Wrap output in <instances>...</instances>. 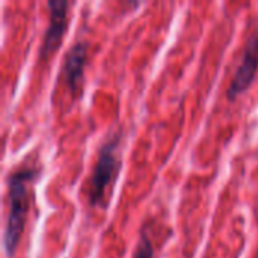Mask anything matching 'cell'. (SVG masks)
Instances as JSON below:
<instances>
[{
  "instance_id": "1",
  "label": "cell",
  "mask_w": 258,
  "mask_h": 258,
  "mask_svg": "<svg viewBox=\"0 0 258 258\" xmlns=\"http://www.w3.org/2000/svg\"><path fill=\"white\" fill-rule=\"evenodd\" d=\"M38 169L33 166H23L11 172L8 177V200L9 210L3 236V246L8 258L14 257L20 239L24 231L26 218L30 206L29 186L35 180Z\"/></svg>"
},
{
  "instance_id": "2",
  "label": "cell",
  "mask_w": 258,
  "mask_h": 258,
  "mask_svg": "<svg viewBox=\"0 0 258 258\" xmlns=\"http://www.w3.org/2000/svg\"><path fill=\"white\" fill-rule=\"evenodd\" d=\"M118 144L119 135H110L98 150L97 162L86 186V198L91 207H101L104 204L106 190L109 184H112L118 177L121 166V162L116 154Z\"/></svg>"
},
{
  "instance_id": "3",
  "label": "cell",
  "mask_w": 258,
  "mask_h": 258,
  "mask_svg": "<svg viewBox=\"0 0 258 258\" xmlns=\"http://www.w3.org/2000/svg\"><path fill=\"white\" fill-rule=\"evenodd\" d=\"M258 71V32L252 33L245 44L240 63L237 65L233 80L228 86V100H236L242 92H245L254 82Z\"/></svg>"
},
{
  "instance_id": "4",
  "label": "cell",
  "mask_w": 258,
  "mask_h": 258,
  "mask_svg": "<svg viewBox=\"0 0 258 258\" xmlns=\"http://www.w3.org/2000/svg\"><path fill=\"white\" fill-rule=\"evenodd\" d=\"M48 6V26L44 32L42 44L39 48V57L45 59L51 56L60 45L68 26V6L65 0H50Z\"/></svg>"
},
{
  "instance_id": "5",
  "label": "cell",
  "mask_w": 258,
  "mask_h": 258,
  "mask_svg": "<svg viewBox=\"0 0 258 258\" xmlns=\"http://www.w3.org/2000/svg\"><path fill=\"white\" fill-rule=\"evenodd\" d=\"M88 47L89 45L86 41H77L70 47V50L63 57V63L60 68V79L73 95H76L77 91L82 88L86 57L89 50Z\"/></svg>"
},
{
  "instance_id": "6",
  "label": "cell",
  "mask_w": 258,
  "mask_h": 258,
  "mask_svg": "<svg viewBox=\"0 0 258 258\" xmlns=\"http://www.w3.org/2000/svg\"><path fill=\"white\" fill-rule=\"evenodd\" d=\"M132 258H154V249H153V243L148 237V233L144 230L141 237H139V242L136 245V249H135V254Z\"/></svg>"
}]
</instances>
